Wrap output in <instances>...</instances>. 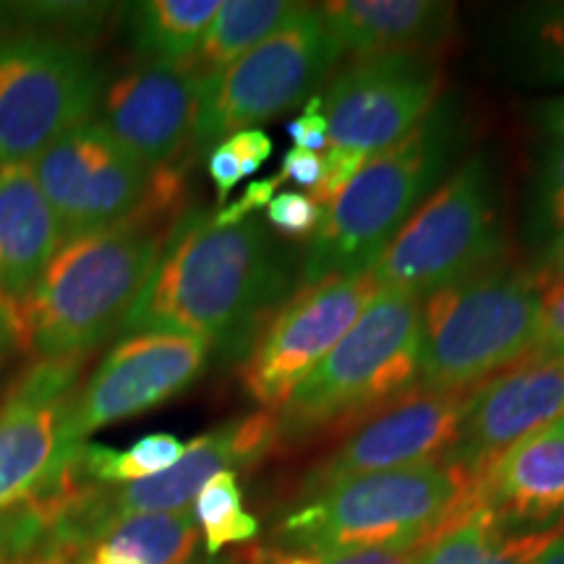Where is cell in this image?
<instances>
[{
	"label": "cell",
	"mask_w": 564,
	"mask_h": 564,
	"mask_svg": "<svg viewBox=\"0 0 564 564\" xmlns=\"http://www.w3.org/2000/svg\"><path fill=\"white\" fill-rule=\"evenodd\" d=\"M288 288V262L262 223L223 225L212 212H188L171 228L121 333L192 335L243 361Z\"/></svg>",
	"instance_id": "6da1fadb"
},
{
	"label": "cell",
	"mask_w": 564,
	"mask_h": 564,
	"mask_svg": "<svg viewBox=\"0 0 564 564\" xmlns=\"http://www.w3.org/2000/svg\"><path fill=\"white\" fill-rule=\"evenodd\" d=\"M173 225L133 215L63 241L37 285L19 303L21 350L40 358L87 356L121 333Z\"/></svg>",
	"instance_id": "7a4b0ae2"
},
{
	"label": "cell",
	"mask_w": 564,
	"mask_h": 564,
	"mask_svg": "<svg viewBox=\"0 0 564 564\" xmlns=\"http://www.w3.org/2000/svg\"><path fill=\"white\" fill-rule=\"evenodd\" d=\"M463 141L465 112L453 97H440L403 139L366 160L350 186L324 209L299 288L369 272L423 196L447 173Z\"/></svg>",
	"instance_id": "3957f363"
},
{
	"label": "cell",
	"mask_w": 564,
	"mask_h": 564,
	"mask_svg": "<svg viewBox=\"0 0 564 564\" xmlns=\"http://www.w3.org/2000/svg\"><path fill=\"white\" fill-rule=\"evenodd\" d=\"M468 489L465 474L444 460L348 478L288 512L274 549L333 556L421 546L460 510Z\"/></svg>",
	"instance_id": "277c9868"
},
{
	"label": "cell",
	"mask_w": 564,
	"mask_h": 564,
	"mask_svg": "<svg viewBox=\"0 0 564 564\" xmlns=\"http://www.w3.org/2000/svg\"><path fill=\"white\" fill-rule=\"evenodd\" d=\"M541 285L533 274L491 267L426 295L415 387L470 392L528 361L539 340Z\"/></svg>",
	"instance_id": "5b68a950"
},
{
	"label": "cell",
	"mask_w": 564,
	"mask_h": 564,
	"mask_svg": "<svg viewBox=\"0 0 564 564\" xmlns=\"http://www.w3.org/2000/svg\"><path fill=\"white\" fill-rule=\"evenodd\" d=\"M421 361V299L382 288L278 415L280 440L299 442L356 421L411 392Z\"/></svg>",
	"instance_id": "8992f818"
},
{
	"label": "cell",
	"mask_w": 564,
	"mask_h": 564,
	"mask_svg": "<svg viewBox=\"0 0 564 564\" xmlns=\"http://www.w3.org/2000/svg\"><path fill=\"white\" fill-rule=\"evenodd\" d=\"M499 253L491 162L474 154L408 217L369 274L379 288L421 299L491 270Z\"/></svg>",
	"instance_id": "52a82bcc"
},
{
	"label": "cell",
	"mask_w": 564,
	"mask_h": 564,
	"mask_svg": "<svg viewBox=\"0 0 564 564\" xmlns=\"http://www.w3.org/2000/svg\"><path fill=\"white\" fill-rule=\"evenodd\" d=\"M337 58L340 51L316 6L301 3L270 37L202 82L194 141L212 150L232 133L274 121L306 97L312 100Z\"/></svg>",
	"instance_id": "ba28073f"
},
{
	"label": "cell",
	"mask_w": 564,
	"mask_h": 564,
	"mask_svg": "<svg viewBox=\"0 0 564 564\" xmlns=\"http://www.w3.org/2000/svg\"><path fill=\"white\" fill-rule=\"evenodd\" d=\"M102 74L79 42L61 34L0 40V165L32 162L89 121Z\"/></svg>",
	"instance_id": "9c48e42d"
},
{
	"label": "cell",
	"mask_w": 564,
	"mask_h": 564,
	"mask_svg": "<svg viewBox=\"0 0 564 564\" xmlns=\"http://www.w3.org/2000/svg\"><path fill=\"white\" fill-rule=\"evenodd\" d=\"M382 288L369 272L303 285L282 303L241 361V382L253 403L280 411L295 387L356 324Z\"/></svg>",
	"instance_id": "30bf717a"
},
{
	"label": "cell",
	"mask_w": 564,
	"mask_h": 564,
	"mask_svg": "<svg viewBox=\"0 0 564 564\" xmlns=\"http://www.w3.org/2000/svg\"><path fill=\"white\" fill-rule=\"evenodd\" d=\"M32 171L58 217L63 241L139 215L154 175L97 121H84L55 139L32 162Z\"/></svg>",
	"instance_id": "8fae6325"
},
{
	"label": "cell",
	"mask_w": 564,
	"mask_h": 564,
	"mask_svg": "<svg viewBox=\"0 0 564 564\" xmlns=\"http://www.w3.org/2000/svg\"><path fill=\"white\" fill-rule=\"evenodd\" d=\"M209 350V343L192 335L137 333L123 337L70 398L63 440L79 449L97 429L167 403L199 379Z\"/></svg>",
	"instance_id": "7c38bea8"
},
{
	"label": "cell",
	"mask_w": 564,
	"mask_h": 564,
	"mask_svg": "<svg viewBox=\"0 0 564 564\" xmlns=\"http://www.w3.org/2000/svg\"><path fill=\"white\" fill-rule=\"evenodd\" d=\"M444 76L421 53L356 61L322 97L327 147L373 158L403 139L440 102Z\"/></svg>",
	"instance_id": "4fadbf2b"
},
{
	"label": "cell",
	"mask_w": 564,
	"mask_h": 564,
	"mask_svg": "<svg viewBox=\"0 0 564 564\" xmlns=\"http://www.w3.org/2000/svg\"><path fill=\"white\" fill-rule=\"evenodd\" d=\"M87 356L40 358L0 403V510L55 484L79 449L63 440L66 408Z\"/></svg>",
	"instance_id": "5bb4252c"
},
{
	"label": "cell",
	"mask_w": 564,
	"mask_h": 564,
	"mask_svg": "<svg viewBox=\"0 0 564 564\" xmlns=\"http://www.w3.org/2000/svg\"><path fill=\"white\" fill-rule=\"evenodd\" d=\"M465 398L468 392H405L316 465L306 476L303 497L348 478L444 460L457 440Z\"/></svg>",
	"instance_id": "9a60e30c"
},
{
	"label": "cell",
	"mask_w": 564,
	"mask_h": 564,
	"mask_svg": "<svg viewBox=\"0 0 564 564\" xmlns=\"http://www.w3.org/2000/svg\"><path fill=\"white\" fill-rule=\"evenodd\" d=\"M564 415V356L528 358L468 392L444 463L478 481L505 449Z\"/></svg>",
	"instance_id": "2e32d148"
},
{
	"label": "cell",
	"mask_w": 564,
	"mask_h": 564,
	"mask_svg": "<svg viewBox=\"0 0 564 564\" xmlns=\"http://www.w3.org/2000/svg\"><path fill=\"white\" fill-rule=\"evenodd\" d=\"M280 426L274 411L232 419L186 444V453L160 476L126 486H102L108 528L131 514L183 512L199 497L202 486L223 470L251 468L278 447Z\"/></svg>",
	"instance_id": "e0dca14e"
},
{
	"label": "cell",
	"mask_w": 564,
	"mask_h": 564,
	"mask_svg": "<svg viewBox=\"0 0 564 564\" xmlns=\"http://www.w3.org/2000/svg\"><path fill=\"white\" fill-rule=\"evenodd\" d=\"M199 91L183 66H141L102 91L97 123L141 165H173L194 139Z\"/></svg>",
	"instance_id": "ac0fdd59"
},
{
	"label": "cell",
	"mask_w": 564,
	"mask_h": 564,
	"mask_svg": "<svg viewBox=\"0 0 564 564\" xmlns=\"http://www.w3.org/2000/svg\"><path fill=\"white\" fill-rule=\"evenodd\" d=\"M470 494L512 533L556 525L564 518V415L505 449Z\"/></svg>",
	"instance_id": "d6986e66"
},
{
	"label": "cell",
	"mask_w": 564,
	"mask_h": 564,
	"mask_svg": "<svg viewBox=\"0 0 564 564\" xmlns=\"http://www.w3.org/2000/svg\"><path fill=\"white\" fill-rule=\"evenodd\" d=\"M340 55L358 61L426 53L449 37L455 6L442 0H333L316 6Z\"/></svg>",
	"instance_id": "ffe728a7"
},
{
	"label": "cell",
	"mask_w": 564,
	"mask_h": 564,
	"mask_svg": "<svg viewBox=\"0 0 564 564\" xmlns=\"http://www.w3.org/2000/svg\"><path fill=\"white\" fill-rule=\"evenodd\" d=\"M63 246V228L30 162L0 165V288L17 303Z\"/></svg>",
	"instance_id": "44dd1931"
},
{
	"label": "cell",
	"mask_w": 564,
	"mask_h": 564,
	"mask_svg": "<svg viewBox=\"0 0 564 564\" xmlns=\"http://www.w3.org/2000/svg\"><path fill=\"white\" fill-rule=\"evenodd\" d=\"M562 531L564 520L541 531H507L468 489L460 510L423 541L419 564H533Z\"/></svg>",
	"instance_id": "7402d4cb"
},
{
	"label": "cell",
	"mask_w": 564,
	"mask_h": 564,
	"mask_svg": "<svg viewBox=\"0 0 564 564\" xmlns=\"http://www.w3.org/2000/svg\"><path fill=\"white\" fill-rule=\"evenodd\" d=\"M199 533L192 510L131 514L97 539L82 564H188Z\"/></svg>",
	"instance_id": "603a6c76"
},
{
	"label": "cell",
	"mask_w": 564,
	"mask_h": 564,
	"mask_svg": "<svg viewBox=\"0 0 564 564\" xmlns=\"http://www.w3.org/2000/svg\"><path fill=\"white\" fill-rule=\"evenodd\" d=\"M220 0H147L129 9L133 53L147 66H181L199 47Z\"/></svg>",
	"instance_id": "cb8c5ba5"
},
{
	"label": "cell",
	"mask_w": 564,
	"mask_h": 564,
	"mask_svg": "<svg viewBox=\"0 0 564 564\" xmlns=\"http://www.w3.org/2000/svg\"><path fill=\"white\" fill-rule=\"evenodd\" d=\"M299 6L301 3H288V0H228L212 19L196 53L181 66L194 79H212L270 37Z\"/></svg>",
	"instance_id": "d4e9b609"
},
{
	"label": "cell",
	"mask_w": 564,
	"mask_h": 564,
	"mask_svg": "<svg viewBox=\"0 0 564 564\" xmlns=\"http://www.w3.org/2000/svg\"><path fill=\"white\" fill-rule=\"evenodd\" d=\"M507 70L531 87H564V0L528 3L505 26Z\"/></svg>",
	"instance_id": "484cf974"
},
{
	"label": "cell",
	"mask_w": 564,
	"mask_h": 564,
	"mask_svg": "<svg viewBox=\"0 0 564 564\" xmlns=\"http://www.w3.org/2000/svg\"><path fill=\"white\" fill-rule=\"evenodd\" d=\"M186 444L175 434L158 432L141 436L126 449H112L105 444H82L76 468L84 478L91 481L116 486V484H133L144 478L160 476L162 470L173 468L186 453Z\"/></svg>",
	"instance_id": "4316f807"
},
{
	"label": "cell",
	"mask_w": 564,
	"mask_h": 564,
	"mask_svg": "<svg viewBox=\"0 0 564 564\" xmlns=\"http://www.w3.org/2000/svg\"><path fill=\"white\" fill-rule=\"evenodd\" d=\"M192 512L204 535L207 556H220L225 546L249 544L259 535V520L243 507L236 470H223L209 478L194 499Z\"/></svg>",
	"instance_id": "83f0119b"
},
{
	"label": "cell",
	"mask_w": 564,
	"mask_h": 564,
	"mask_svg": "<svg viewBox=\"0 0 564 564\" xmlns=\"http://www.w3.org/2000/svg\"><path fill=\"white\" fill-rule=\"evenodd\" d=\"M531 230L541 243H549L564 230V139L549 137L539 154Z\"/></svg>",
	"instance_id": "f1b7e54d"
},
{
	"label": "cell",
	"mask_w": 564,
	"mask_h": 564,
	"mask_svg": "<svg viewBox=\"0 0 564 564\" xmlns=\"http://www.w3.org/2000/svg\"><path fill=\"white\" fill-rule=\"evenodd\" d=\"M421 546L366 549V552L333 554V556L282 552V549H246V552H241V560L238 562H246V564H419Z\"/></svg>",
	"instance_id": "f546056e"
},
{
	"label": "cell",
	"mask_w": 564,
	"mask_h": 564,
	"mask_svg": "<svg viewBox=\"0 0 564 564\" xmlns=\"http://www.w3.org/2000/svg\"><path fill=\"white\" fill-rule=\"evenodd\" d=\"M324 220V207L308 194L282 192L267 204V223L285 241H312Z\"/></svg>",
	"instance_id": "4dcf8cb0"
},
{
	"label": "cell",
	"mask_w": 564,
	"mask_h": 564,
	"mask_svg": "<svg viewBox=\"0 0 564 564\" xmlns=\"http://www.w3.org/2000/svg\"><path fill=\"white\" fill-rule=\"evenodd\" d=\"M366 160L369 158H364V154L358 152L327 147V154L322 158V181L308 196H312L316 204H322V207H329V204L350 186L352 178L361 173Z\"/></svg>",
	"instance_id": "1f68e13d"
},
{
	"label": "cell",
	"mask_w": 564,
	"mask_h": 564,
	"mask_svg": "<svg viewBox=\"0 0 564 564\" xmlns=\"http://www.w3.org/2000/svg\"><path fill=\"white\" fill-rule=\"evenodd\" d=\"M564 356V280L541 288V324L531 358Z\"/></svg>",
	"instance_id": "d6a6232c"
},
{
	"label": "cell",
	"mask_w": 564,
	"mask_h": 564,
	"mask_svg": "<svg viewBox=\"0 0 564 564\" xmlns=\"http://www.w3.org/2000/svg\"><path fill=\"white\" fill-rule=\"evenodd\" d=\"M288 137L295 141V150H306V152H319L327 147V118H324V108H322V97L314 95L312 100L306 102V108L299 118H293L291 123L285 126Z\"/></svg>",
	"instance_id": "836d02e7"
},
{
	"label": "cell",
	"mask_w": 564,
	"mask_h": 564,
	"mask_svg": "<svg viewBox=\"0 0 564 564\" xmlns=\"http://www.w3.org/2000/svg\"><path fill=\"white\" fill-rule=\"evenodd\" d=\"M228 150L236 154L238 165H241V178H251L267 160L272 158V139L267 137L262 129H249L238 131L223 141Z\"/></svg>",
	"instance_id": "e575fe53"
},
{
	"label": "cell",
	"mask_w": 564,
	"mask_h": 564,
	"mask_svg": "<svg viewBox=\"0 0 564 564\" xmlns=\"http://www.w3.org/2000/svg\"><path fill=\"white\" fill-rule=\"evenodd\" d=\"M282 186L278 173L270 175V178L264 181H253L249 188H246L241 199H236V204H230V207H223L220 212H215V220L228 225V223H241V220H249L257 209L267 207L274 199V192Z\"/></svg>",
	"instance_id": "d590c367"
},
{
	"label": "cell",
	"mask_w": 564,
	"mask_h": 564,
	"mask_svg": "<svg viewBox=\"0 0 564 564\" xmlns=\"http://www.w3.org/2000/svg\"><path fill=\"white\" fill-rule=\"evenodd\" d=\"M278 178L280 183L291 181L295 186L306 188V192H314L322 181V158L314 152L295 150L293 147V150L285 152V158H282Z\"/></svg>",
	"instance_id": "8d00e7d4"
},
{
	"label": "cell",
	"mask_w": 564,
	"mask_h": 564,
	"mask_svg": "<svg viewBox=\"0 0 564 564\" xmlns=\"http://www.w3.org/2000/svg\"><path fill=\"white\" fill-rule=\"evenodd\" d=\"M209 175H212V181H215V188H217V204L228 202L232 188L243 181L241 165H238L236 154H232L228 147L223 144V141L209 150Z\"/></svg>",
	"instance_id": "74e56055"
},
{
	"label": "cell",
	"mask_w": 564,
	"mask_h": 564,
	"mask_svg": "<svg viewBox=\"0 0 564 564\" xmlns=\"http://www.w3.org/2000/svg\"><path fill=\"white\" fill-rule=\"evenodd\" d=\"M21 350V327H19V306L0 288V361L11 350Z\"/></svg>",
	"instance_id": "f35d334b"
},
{
	"label": "cell",
	"mask_w": 564,
	"mask_h": 564,
	"mask_svg": "<svg viewBox=\"0 0 564 564\" xmlns=\"http://www.w3.org/2000/svg\"><path fill=\"white\" fill-rule=\"evenodd\" d=\"M533 278L541 288L549 285V282L564 280V230L546 243L544 257H541L539 270L533 272Z\"/></svg>",
	"instance_id": "ab89813d"
},
{
	"label": "cell",
	"mask_w": 564,
	"mask_h": 564,
	"mask_svg": "<svg viewBox=\"0 0 564 564\" xmlns=\"http://www.w3.org/2000/svg\"><path fill=\"white\" fill-rule=\"evenodd\" d=\"M531 118L546 131V137L564 139V95L535 102L531 108Z\"/></svg>",
	"instance_id": "60d3db41"
},
{
	"label": "cell",
	"mask_w": 564,
	"mask_h": 564,
	"mask_svg": "<svg viewBox=\"0 0 564 564\" xmlns=\"http://www.w3.org/2000/svg\"><path fill=\"white\" fill-rule=\"evenodd\" d=\"M533 564H564V531L556 535V541L539 556Z\"/></svg>",
	"instance_id": "b9f144b4"
},
{
	"label": "cell",
	"mask_w": 564,
	"mask_h": 564,
	"mask_svg": "<svg viewBox=\"0 0 564 564\" xmlns=\"http://www.w3.org/2000/svg\"><path fill=\"white\" fill-rule=\"evenodd\" d=\"M202 564H241L238 560H220V556H209V560H204Z\"/></svg>",
	"instance_id": "7bdbcfd3"
}]
</instances>
